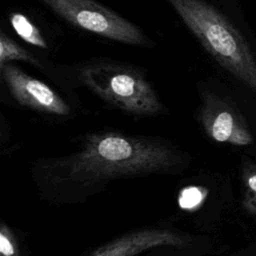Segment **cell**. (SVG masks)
<instances>
[{
  "label": "cell",
  "mask_w": 256,
  "mask_h": 256,
  "mask_svg": "<svg viewBox=\"0 0 256 256\" xmlns=\"http://www.w3.org/2000/svg\"><path fill=\"white\" fill-rule=\"evenodd\" d=\"M189 163L188 154L167 140L118 131L89 133L77 150L39 160L34 178L52 201L87 200L118 179L176 174Z\"/></svg>",
  "instance_id": "1"
},
{
  "label": "cell",
  "mask_w": 256,
  "mask_h": 256,
  "mask_svg": "<svg viewBox=\"0 0 256 256\" xmlns=\"http://www.w3.org/2000/svg\"><path fill=\"white\" fill-rule=\"evenodd\" d=\"M81 82L113 107L140 117L166 111L151 83L134 68L113 62H96L81 68Z\"/></svg>",
  "instance_id": "3"
},
{
  "label": "cell",
  "mask_w": 256,
  "mask_h": 256,
  "mask_svg": "<svg viewBox=\"0 0 256 256\" xmlns=\"http://www.w3.org/2000/svg\"><path fill=\"white\" fill-rule=\"evenodd\" d=\"M0 256H21L16 236L5 222L0 225Z\"/></svg>",
  "instance_id": "11"
},
{
  "label": "cell",
  "mask_w": 256,
  "mask_h": 256,
  "mask_svg": "<svg viewBox=\"0 0 256 256\" xmlns=\"http://www.w3.org/2000/svg\"><path fill=\"white\" fill-rule=\"evenodd\" d=\"M199 118L205 132L217 142L237 146L252 142V136L232 108L209 91L202 94Z\"/></svg>",
  "instance_id": "7"
},
{
  "label": "cell",
  "mask_w": 256,
  "mask_h": 256,
  "mask_svg": "<svg viewBox=\"0 0 256 256\" xmlns=\"http://www.w3.org/2000/svg\"><path fill=\"white\" fill-rule=\"evenodd\" d=\"M243 183L242 207L247 213L256 215V169L246 171Z\"/></svg>",
  "instance_id": "10"
},
{
  "label": "cell",
  "mask_w": 256,
  "mask_h": 256,
  "mask_svg": "<svg viewBox=\"0 0 256 256\" xmlns=\"http://www.w3.org/2000/svg\"><path fill=\"white\" fill-rule=\"evenodd\" d=\"M192 242L191 235L179 230L162 226L142 227L113 238L87 256H136L162 247L185 250Z\"/></svg>",
  "instance_id": "5"
},
{
  "label": "cell",
  "mask_w": 256,
  "mask_h": 256,
  "mask_svg": "<svg viewBox=\"0 0 256 256\" xmlns=\"http://www.w3.org/2000/svg\"><path fill=\"white\" fill-rule=\"evenodd\" d=\"M149 256H168V255H165L164 253H161L160 252H157V253H153V254H150Z\"/></svg>",
  "instance_id": "12"
},
{
  "label": "cell",
  "mask_w": 256,
  "mask_h": 256,
  "mask_svg": "<svg viewBox=\"0 0 256 256\" xmlns=\"http://www.w3.org/2000/svg\"><path fill=\"white\" fill-rule=\"evenodd\" d=\"M12 60H21L31 65L39 66L38 61L27 50L17 44L3 31L0 33V65L9 63Z\"/></svg>",
  "instance_id": "9"
},
{
  "label": "cell",
  "mask_w": 256,
  "mask_h": 256,
  "mask_svg": "<svg viewBox=\"0 0 256 256\" xmlns=\"http://www.w3.org/2000/svg\"><path fill=\"white\" fill-rule=\"evenodd\" d=\"M207 52L256 93V58L243 36L203 0H167Z\"/></svg>",
  "instance_id": "2"
},
{
  "label": "cell",
  "mask_w": 256,
  "mask_h": 256,
  "mask_svg": "<svg viewBox=\"0 0 256 256\" xmlns=\"http://www.w3.org/2000/svg\"><path fill=\"white\" fill-rule=\"evenodd\" d=\"M9 19L14 31L25 42L43 49L47 48V42L41 31L25 15L15 12L10 15Z\"/></svg>",
  "instance_id": "8"
},
{
  "label": "cell",
  "mask_w": 256,
  "mask_h": 256,
  "mask_svg": "<svg viewBox=\"0 0 256 256\" xmlns=\"http://www.w3.org/2000/svg\"><path fill=\"white\" fill-rule=\"evenodd\" d=\"M1 76L12 97L26 108L59 116L70 113V107L51 87L31 77L10 63L0 65Z\"/></svg>",
  "instance_id": "6"
},
{
  "label": "cell",
  "mask_w": 256,
  "mask_h": 256,
  "mask_svg": "<svg viewBox=\"0 0 256 256\" xmlns=\"http://www.w3.org/2000/svg\"><path fill=\"white\" fill-rule=\"evenodd\" d=\"M70 24L102 37L132 45H146L143 32L121 15L94 0H40Z\"/></svg>",
  "instance_id": "4"
}]
</instances>
